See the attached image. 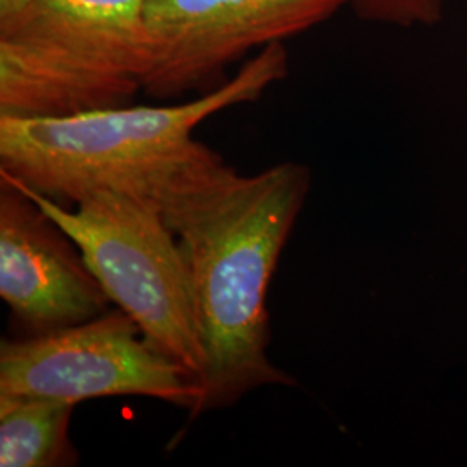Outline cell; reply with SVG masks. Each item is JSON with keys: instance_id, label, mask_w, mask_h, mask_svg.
Here are the masks:
<instances>
[{"instance_id": "cell-1", "label": "cell", "mask_w": 467, "mask_h": 467, "mask_svg": "<svg viewBox=\"0 0 467 467\" xmlns=\"http://www.w3.org/2000/svg\"><path fill=\"white\" fill-rule=\"evenodd\" d=\"M312 185L295 161L241 175L217 150L140 189L158 204L184 260L202 351L191 419L262 386H296L268 358L267 296Z\"/></svg>"}, {"instance_id": "cell-2", "label": "cell", "mask_w": 467, "mask_h": 467, "mask_svg": "<svg viewBox=\"0 0 467 467\" xmlns=\"http://www.w3.org/2000/svg\"><path fill=\"white\" fill-rule=\"evenodd\" d=\"M287 69V49L277 42L198 99L69 117L0 115V177L67 208L99 187L144 189L212 150L194 137L202 121L260 99Z\"/></svg>"}, {"instance_id": "cell-3", "label": "cell", "mask_w": 467, "mask_h": 467, "mask_svg": "<svg viewBox=\"0 0 467 467\" xmlns=\"http://www.w3.org/2000/svg\"><path fill=\"white\" fill-rule=\"evenodd\" d=\"M146 0H0V115L132 104L150 69Z\"/></svg>"}, {"instance_id": "cell-4", "label": "cell", "mask_w": 467, "mask_h": 467, "mask_svg": "<svg viewBox=\"0 0 467 467\" xmlns=\"http://www.w3.org/2000/svg\"><path fill=\"white\" fill-rule=\"evenodd\" d=\"M19 187L73 239L111 303L134 318L154 348L192 370L200 383L191 285L173 231L148 192L99 187L61 206Z\"/></svg>"}, {"instance_id": "cell-5", "label": "cell", "mask_w": 467, "mask_h": 467, "mask_svg": "<svg viewBox=\"0 0 467 467\" xmlns=\"http://www.w3.org/2000/svg\"><path fill=\"white\" fill-rule=\"evenodd\" d=\"M0 395L73 403L148 397L184 407L200 400L192 370L154 348L121 308L50 333L0 343Z\"/></svg>"}, {"instance_id": "cell-6", "label": "cell", "mask_w": 467, "mask_h": 467, "mask_svg": "<svg viewBox=\"0 0 467 467\" xmlns=\"http://www.w3.org/2000/svg\"><path fill=\"white\" fill-rule=\"evenodd\" d=\"M351 0H146L150 69L144 92L173 99L210 92L251 50L308 32Z\"/></svg>"}, {"instance_id": "cell-7", "label": "cell", "mask_w": 467, "mask_h": 467, "mask_svg": "<svg viewBox=\"0 0 467 467\" xmlns=\"http://www.w3.org/2000/svg\"><path fill=\"white\" fill-rule=\"evenodd\" d=\"M0 298L32 334L111 310L73 239L19 187L0 179Z\"/></svg>"}, {"instance_id": "cell-8", "label": "cell", "mask_w": 467, "mask_h": 467, "mask_svg": "<svg viewBox=\"0 0 467 467\" xmlns=\"http://www.w3.org/2000/svg\"><path fill=\"white\" fill-rule=\"evenodd\" d=\"M75 407L67 400L0 395V466L78 464V451L67 434Z\"/></svg>"}, {"instance_id": "cell-9", "label": "cell", "mask_w": 467, "mask_h": 467, "mask_svg": "<svg viewBox=\"0 0 467 467\" xmlns=\"http://www.w3.org/2000/svg\"><path fill=\"white\" fill-rule=\"evenodd\" d=\"M357 13L370 21L410 26H431L443 16V0H351Z\"/></svg>"}]
</instances>
